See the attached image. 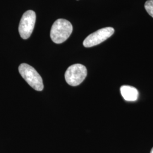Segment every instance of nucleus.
<instances>
[{
	"instance_id": "0eeeda50",
	"label": "nucleus",
	"mask_w": 153,
	"mask_h": 153,
	"mask_svg": "<svg viewBox=\"0 0 153 153\" xmlns=\"http://www.w3.org/2000/svg\"><path fill=\"white\" fill-rule=\"evenodd\" d=\"M145 7L148 14L153 18V0H148L145 2Z\"/></svg>"
},
{
	"instance_id": "7ed1b4c3",
	"label": "nucleus",
	"mask_w": 153,
	"mask_h": 153,
	"mask_svg": "<svg viewBox=\"0 0 153 153\" xmlns=\"http://www.w3.org/2000/svg\"><path fill=\"white\" fill-rule=\"evenodd\" d=\"M86 68L80 64L69 66L65 73V78L68 85L76 86L82 83L87 76Z\"/></svg>"
},
{
	"instance_id": "6e6552de",
	"label": "nucleus",
	"mask_w": 153,
	"mask_h": 153,
	"mask_svg": "<svg viewBox=\"0 0 153 153\" xmlns=\"http://www.w3.org/2000/svg\"><path fill=\"white\" fill-rule=\"evenodd\" d=\"M150 153H153V148H152V150L150 152Z\"/></svg>"
},
{
	"instance_id": "39448f33",
	"label": "nucleus",
	"mask_w": 153,
	"mask_h": 153,
	"mask_svg": "<svg viewBox=\"0 0 153 153\" xmlns=\"http://www.w3.org/2000/svg\"><path fill=\"white\" fill-rule=\"evenodd\" d=\"M115 32L112 27H105L89 35L83 41V44L86 48L92 47L102 43L110 38Z\"/></svg>"
},
{
	"instance_id": "20e7f679",
	"label": "nucleus",
	"mask_w": 153,
	"mask_h": 153,
	"mask_svg": "<svg viewBox=\"0 0 153 153\" xmlns=\"http://www.w3.org/2000/svg\"><path fill=\"white\" fill-rule=\"evenodd\" d=\"M36 21V14L33 10L26 11L22 16L19 25V33L23 39L29 38L33 33Z\"/></svg>"
},
{
	"instance_id": "f03ea898",
	"label": "nucleus",
	"mask_w": 153,
	"mask_h": 153,
	"mask_svg": "<svg viewBox=\"0 0 153 153\" xmlns=\"http://www.w3.org/2000/svg\"><path fill=\"white\" fill-rule=\"evenodd\" d=\"M19 72L28 84L36 91H42L44 88L43 79L37 71L28 64L23 63L19 66Z\"/></svg>"
},
{
	"instance_id": "423d86ee",
	"label": "nucleus",
	"mask_w": 153,
	"mask_h": 153,
	"mask_svg": "<svg viewBox=\"0 0 153 153\" xmlns=\"http://www.w3.org/2000/svg\"><path fill=\"white\" fill-rule=\"evenodd\" d=\"M120 93L123 98L129 102L137 100L139 95L137 88L128 85L122 86L120 88Z\"/></svg>"
},
{
	"instance_id": "f257e3e1",
	"label": "nucleus",
	"mask_w": 153,
	"mask_h": 153,
	"mask_svg": "<svg viewBox=\"0 0 153 153\" xmlns=\"http://www.w3.org/2000/svg\"><path fill=\"white\" fill-rule=\"evenodd\" d=\"M73 26L71 22L64 19H59L53 24L51 30V38L56 44H61L71 36Z\"/></svg>"
},
{
	"instance_id": "1a4fd4ad",
	"label": "nucleus",
	"mask_w": 153,
	"mask_h": 153,
	"mask_svg": "<svg viewBox=\"0 0 153 153\" xmlns=\"http://www.w3.org/2000/svg\"><path fill=\"white\" fill-rule=\"evenodd\" d=\"M77 1H78V0H77Z\"/></svg>"
}]
</instances>
